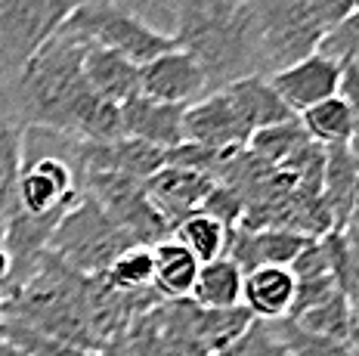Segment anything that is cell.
<instances>
[{"mask_svg": "<svg viewBox=\"0 0 359 356\" xmlns=\"http://www.w3.org/2000/svg\"><path fill=\"white\" fill-rule=\"evenodd\" d=\"M87 41L59 32L19 69L13 81L0 84V96L19 118L22 128H47L74 133L81 109L90 100V87L81 71Z\"/></svg>", "mask_w": 359, "mask_h": 356, "instance_id": "obj_1", "label": "cell"}, {"mask_svg": "<svg viewBox=\"0 0 359 356\" xmlns=\"http://www.w3.org/2000/svg\"><path fill=\"white\" fill-rule=\"evenodd\" d=\"M350 16L347 0H245V41L254 75L269 78L316 53Z\"/></svg>", "mask_w": 359, "mask_h": 356, "instance_id": "obj_2", "label": "cell"}, {"mask_svg": "<svg viewBox=\"0 0 359 356\" xmlns=\"http://www.w3.org/2000/svg\"><path fill=\"white\" fill-rule=\"evenodd\" d=\"M140 248L96 202L81 196L59 217L47 239V251L81 276H102L124 251Z\"/></svg>", "mask_w": 359, "mask_h": 356, "instance_id": "obj_3", "label": "cell"}, {"mask_svg": "<svg viewBox=\"0 0 359 356\" xmlns=\"http://www.w3.org/2000/svg\"><path fill=\"white\" fill-rule=\"evenodd\" d=\"M62 32H69L87 43H96V47H106L111 53H121L133 65H146L149 59L177 47L174 38H164V34L152 32L146 22L130 16L111 0H87L84 6H78L69 16Z\"/></svg>", "mask_w": 359, "mask_h": 356, "instance_id": "obj_4", "label": "cell"}, {"mask_svg": "<svg viewBox=\"0 0 359 356\" xmlns=\"http://www.w3.org/2000/svg\"><path fill=\"white\" fill-rule=\"evenodd\" d=\"M87 0H0V84L43 47Z\"/></svg>", "mask_w": 359, "mask_h": 356, "instance_id": "obj_5", "label": "cell"}, {"mask_svg": "<svg viewBox=\"0 0 359 356\" xmlns=\"http://www.w3.org/2000/svg\"><path fill=\"white\" fill-rule=\"evenodd\" d=\"M140 93L168 106H192L211 90L198 59L189 50L174 47L140 65Z\"/></svg>", "mask_w": 359, "mask_h": 356, "instance_id": "obj_6", "label": "cell"}, {"mask_svg": "<svg viewBox=\"0 0 359 356\" xmlns=\"http://www.w3.org/2000/svg\"><path fill=\"white\" fill-rule=\"evenodd\" d=\"M251 128L242 121V115L236 112V106L223 90H214L186 106L183 143H196L217 152H238L251 143Z\"/></svg>", "mask_w": 359, "mask_h": 356, "instance_id": "obj_7", "label": "cell"}, {"mask_svg": "<svg viewBox=\"0 0 359 356\" xmlns=\"http://www.w3.org/2000/svg\"><path fill=\"white\" fill-rule=\"evenodd\" d=\"M341 69L344 65L338 59L325 56V53H310L301 62L288 65V69L269 75V87L279 93V100L285 102L294 115L306 112V109L319 106V102L338 96L341 87Z\"/></svg>", "mask_w": 359, "mask_h": 356, "instance_id": "obj_8", "label": "cell"}, {"mask_svg": "<svg viewBox=\"0 0 359 356\" xmlns=\"http://www.w3.org/2000/svg\"><path fill=\"white\" fill-rule=\"evenodd\" d=\"M211 189H214L211 177L196 174V170H183V167H168V165L155 170L146 180V198L152 205V211L161 217V224L170 229V235H174V229L186 217H192L198 211Z\"/></svg>", "mask_w": 359, "mask_h": 356, "instance_id": "obj_9", "label": "cell"}, {"mask_svg": "<svg viewBox=\"0 0 359 356\" xmlns=\"http://www.w3.org/2000/svg\"><path fill=\"white\" fill-rule=\"evenodd\" d=\"M301 233L291 229H242L236 226L226 239V251L223 257H229L242 273L260 270V266H291L294 257L310 245Z\"/></svg>", "mask_w": 359, "mask_h": 356, "instance_id": "obj_10", "label": "cell"}, {"mask_svg": "<svg viewBox=\"0 0 359 356\" xmlns=\"http://www.w3.org/2000/svg\"><path fill=\"white\" fill-rule=\"evenodd\" d=\"M183 115L186 106H168V102L137 93L121 102V137L168 152L183 143Z\"/></svg>", "mask_w": 359, "mask_h": 356, "instance_id": "obj_11", "label": "cell"}, {"mask_svg": "<svg viewBox=\"0 0 359 356\" xmlns=\"http://www.w3.org/2000/svg\"><path fill=\"white\" fill-rule=\"evenodd\" d=\"M81 71H84L90 93L115 102V106H121V102L140 93V65H133L130 59L111 53L106 47L87 43L84 56H81Z\"/></svg>", "mask_w": 359, "mask_h": 356, "instance_id": "obj_12", "label": "cell"}, {"mask_svg": "<svg viewBox=\"0 0 359 356\" xmlns=\"http://www.w3.org/2000/svg\"><path fill=\"white\" fill-rule=\"evenodd\" d=\"M359 189V155L356 146H328L325 149V165H323V198L328 217H332V233H341L344 224L350 217V207H353Z\"/></svg>", "mask_w": 359, "mask_h": 356, "instance_id": "obj_13", "label": "cell"}, {"mask_svg": "<svg viewBox=\"0 0 359 356\" xmlns=\"http://www.w3.org/2000/svg\"><path fill=\"white\" fill-rule=\"evenodd\" d=\"M294 276L288 266H260L245 273L242 307L260 322H276L291 313L294 303Z\"/></svg>", "mask_w": 359, "mask_h": 356, "instance_id": "obj_14", "label": "cell"}, {"mask_svg": "<svg viewBox=\"0 0 359 356\" xmlns=\"http://www.w3.org/2000/svg\"><path fill=\"white\" fill-rule=\"evenodd\" d=\"M223 93L229 96V102L236 106V112L242 115V121L251 128V133L276 128V124L294 121V112L279 100V93L269 87V78H242L223 87Z\"/></svg>", "mask_w": 359, "mask_h": 356, "instance_id": "obj_15", "label": "cell"}, {"mask_svg": "<svg viewBox=\"0 0 359 356\" xmlns=\"http://www.w3.org/2000/svg\"><path fill=\"white\" fill-rule=\"evenodd\" d=\"M152 263H155L152 285L164 301H186L189 298L201 263L174 239V235L152 248Z\"/></svg>", "mask_w": 359, "mask_h": 356, "instance_id": "obj_16", "label": "cell"}, {"mask_svg": "<svg viewBox=\"0 0 359 356\" xmlns=\"http://www.w3.org/2000/svg\"><path fill=\"white\" fill-rule=\"evenodd\" d=\"M242 282H245V273L229 257H217V261H208L198 266L189 301L201 310L242 307Z\"/></svg>", "mask_w": 359, "mask_h": 356, "instance_id": "obj_17", "label": "cell"}, {"mask_svg": "<svg viewBox=\"0 0 359 356\" xmlns=\"http://www.w3.org/2000/svg\"><path fill=\"white\" fill-rule=\"evenodd\" d=\"M22 133H25V128L0 96V220H4V226L19 211L16 183L22 170Z\"/></svg>", "mask_w": 359, "mask_h": 356, "instance_id": "obj_18", "label": "cell"}, {"mask_svg": "<svg viewBox=\"0 0 359 356\" xmlns=\"http://www.w3.org/2000/svg\"><path fill=\"white\" fill-rule=\"evenodd\" d=\"M297 121H301L306 137H310L316 146H323V149L353 143V121H350V112H347L341 96H332V100L306 109V112L297 115Z\"/></svg>", "mask_w": 359, "mask_h": 356, "instance_id": "obj_19", "label": "cell"}, {"mask_svg": "<svg viewBox=\"0 0 359 356\" xmlns=\"http://www.w3.org/2000/svg\"><path fill=\"white\" fill-rule=\"evenodd\" d=\"M254 322V316L245 307H229V310H201L196 319V338L205 356H217L226 350L233 341L245 335V329Z\"/></svg>", "mask_w": 359, "mask_h": 356, "instance_id": "obj_20", "label": "cell"}, {"mask_svg": "<svg viewBox=\"0 0 359 356\" xmlns=\"http://www.w3.org/2000/svg\"><path fill=\"white\" fill-rule=\"evenodd\" d=\"M102 279L115 288L118 294L127 298H146V294H158L152 285L155 279V263H152V248H130L118 257L115 263L102 273Z\"/></svg>", "mask_w": 359, "mask_h": 356, "instance_id": "obj_21", "label": "cell"}, {"mask_svg": "<svg viewBox=\"0 0 359 356\" xmlns=\"http://www.w3.org/2000/svg\"><path fill=\"white\" fill-rule=\"evenodd\" d=\"M174 239L196 257L198 263H208V261H217L223 257L226 251V239H229V229L223 224H217L214 217L196 211L192 217H186L183 224L174 229Z\"/></svg>", "mask_w": 359, "mask_h": 356, "instance_id": "obj_22", "label": "cell"}, {"mask_svg": "<svg viewBox=\"0 0 359 356\" xmlns=\"http://www.w3.org/2000/svg\"><path fill=\"white\" fill-rule=\"evenodd\" d=\"M266 329L285 356H353V347L350 344L316 335V331H306L297 322H291L288 316L276 319V322H266Z\"/></svg>", "mask_w": 359, "mask_h": 356, "instance_id": "obj_23", "label": "cell"}, {"mask_svg": "<svg viewBox=\"0 0 359 356\" xmlns=\"http://www.w3.org/2000/svg\"><path fill=\"white\" fill-rule=\"evenodd\" d=\"M115 6L127 10L130 16H137L140 22H146L152 32L174 38L177 34V13H174V0H111Z\"/></svg>", "mask_w": 359, "mask_h": 356, "instance_id": "obj_24", "label": "cell"}, {"mask_svg": "<svg viewBox=\"0 0 359 356\" xmlns=\"http://www.w3.org/2000/svg\"><path fill=\"white\" fill-rule=\"evenodd\" d=\"M198 211L208 214V217H214L217 224H223L229 233H233L245 217V202L233 186H226V183H214V189L205 196V202H201Z\"/></svg>", "mask_w": 359, "mask_h": 356, "instance_id": "obj_25", "label": "cell"}, {"mask_svg": "<svg viewBox=\"0 0 359 356\" xmlns=\"http://www.w3.org/2000/svg\"><path fill=\"white\" fill-rule=\"evenodd\" d=\"M319 53L359 69V16H347L338 28H332L319 43Z\"/></svg>", "mask_w": 359, "mask_h": 356, "instance_id": "obj_26", "label": "cell"}, {"mask_svg": "<svg viewBox=\"0 0 359 356\" xmlns=\"http://www.w3.org/2000/svg\"><path fill=\"white\" fill-rule=\"evenodd\" d=\"M217 356H285V353H282V347L276 344V338L269 335L266 322L254 319L248 329H245V335L238 341H233L226 350H220Z\"/></svg>", "mask_w": 359, "mask_h": 356, "instance_id": "obj_27", "label": "cell"}, {"mask_svg": "<svg viewBox=\"0 0 359 356\" xmlns=\"http://www.w3.org/2000/svg\"><path fill=\"white\" fill-rule=\"evenodd\" d=\"M341 87H338V96L344 100L350 112V121H353V143H359V69L350 62H341Z\"/></svg>", "mask_w": 359, "mask_h": 356, "instance_id": "obj_28", "label": "cell"}, {"mask_svg": "<svg viewBox=\"0 0 359 356\" xmlns=\"http://www.w3.org/2000/svg\"><path fill=\"white\" fill-rule=\"evenodd\" d=\"M10 273H13V261H10V254H6V248L0 245V285L10 279Z\"/></svg>", "mask_w": 359, "mask_h": 356, "instance_id": "obj_29", "label": "cell"}, {"mask_svg": "<svg viewBox=\"0 0 359 356\" xmlns=\"http://www.w3.org/2000/svg\"><path fill=\"white\" fill-rule=\"evenodd\" d=\"M0 356H28L22 347H16V344H10V341H4L0 338Z\"/></svg>", "mask_w": 359, "mask_h": 356, "instance_id": "obj_30", "label": "cell"}, {"mask_svg": "<svg viewBox=\"0 0 359 356\" xmlns=\"http://www.w3.org/2000/svg\"><path fill=\"white\" fill-rule=\"evenodd\" d=\"M356 341H359V316H356Z\"/></svg>", "mask_w": 359, "mask_h": 356, "instance_id": "obj_31", "label": "cell"}, {"mask_svg": "<svg viewBox=\"0 0 359 356\" xmlns=\"http://www.w3.org/2000/svg\"><path fill=\"white\" fill-rule=\"evenodd\" d=\"M0 235H4V220H0Z\"/></svg>", "mask_w": 359, "mask_h": 356, "instance_id": "obj_32", "label": "cell"}, {"mask_svg": "<svg viewBox=\"0 0 359 356\" xmlns=\"http://www.w3.org/2000/svg\"><path fill=\"white\" fill-rule=\"evenodd\" d=\"M353 146H356V155H359V143H353Z\"/></svg>", "mask_w": 359, "mask_h": 356, "instance_id": "obj_33", "label": "cell"}]
</instances>
